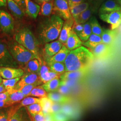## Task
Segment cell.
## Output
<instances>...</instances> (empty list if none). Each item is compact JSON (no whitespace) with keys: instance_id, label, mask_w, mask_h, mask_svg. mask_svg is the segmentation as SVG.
<instances>
[{"instance_id":"61","label":"cell","mask_w":121,"mask_h":121,"mask_svg":"<svg viewBox=\"0 0 121 121\" xmlns=\"http://www.w3.org/2000/svg\"></svg>"},{"instance_id":"48","label":"cell","mask_w":121,"mask_h":121,"mask_svg":"<svg viewBox=\"0 0 121 121\" xmlns=\"http://www.w3.org/2000/svg\"><path fill=\"white\" fill-rule=\"evenodd\" d=\"M33 117L34 121H45V116L42 111L35 114Z\"/></svg>"},{"instance_id":"30","label":"cell","mask_w":121,"mask_h":121,"mask_svg":"<svg viewBox=\"0 0 121 121\" xmlns=\"http://www.w3.org/2000/svg\"><path fill=\"white\" fill-rule=\"evenodd\" d=\"M88 22L91 26L92 33L101 36L103 33V29L100 25L95 16L94 15L92 16L89 19Z\"/></svg>"},{"instance_id":"47","label":"cell","mask_w":121,"mask_h":121,"mask_svg":"<svg viewBox=\"0 0 121 121\" xmlns=\"http://www.w3.org/2000/svg\"><path fill=\"white\" fill-rule=\"evenodd\" d=\"M61 105L62 104L59 103L53 102L50 109V113L52 114H54L60 112Z\"/></svg>"},{"instance_id":"25","label":"cell","mask_w":121,"mask_h":121,"mask_svg":"<svg viewBox=\"0 0 121 121\" xmlns=\"http://www.w3.org/2000/svg\"><path fill=\"white\" fill-rule=\"evenodd\" d=\"M90 6V3L88 1H86L80 4L69 7L70 12L73 18L74 19L78 17L81 13L88 9Z\"/></svg>"},{"instance_id":"26","label":"cell","mask_w":121,"mask_h":121,"mask_svg":"<svg viewBox=\"0 0 121 121\" xmlns=\"http://www.w3.org/2000/svg\"><path fill=\"white\" fill-rule=\"evenodd\" d=\"M101 43H102L101 36L92 33L87 40L83 42L82 45L91 49Z\"/></svg>"},{"instance_id":"7","label":"cell","mask_w":121,"mask_h":121,"mask_svg":"<svg viewBox=\"0 0 121 121\" xmlns=\"http://www.w3.org/2000/svg\"><path fill=\"white\" fill-rule=\"evenodd\" d=\"M53 10L65 20L73 18L70 12L68 0H54Z\"/></svg>"},{"instance_id":"55","label":"cell","mask_w":121,"mask_h":121,"mask_svg":"<svg viewBox=\"0 0 121 121\" xmlns=\"http://www.w3.org/2000/svg\"><path fill=\"white\" fill-rule=\"evenodd\" d=\"M7 4V0H0V7H5Z\"/></svg>"},{"instance_id":"38","label":"cell","mask_w":121,"mask_h":121,"mask_svg":"<svg viewBox=\"0 0 121 121\" xmlns=\"http://www.w3.org/2000/svg\"><path fill=\"white\" fill-rule=\"evenodd\" d=\"M21 77L10 79H3L2 84L4 86L6 91L14 88L16 85L20 80Z\"/></svg>"},{"instance_id":"35","label":"cell","mask_w":121,"mask_h":121,"mask_svg":"<svg viewBox=\"0 0 121 121\" xmlns=\"http://www.w3.org/2000/svg\"><path fill=\"white\" fill-rule=\"evenodd\" d=\"M40 103V98H35L33 97H31L30 96H26L20 102L19 105L17 106V109L22 108L23 107H26L31 104L39 103Z\"/></svg>"},{"instance_id":"21","label":"cell","mask_w":121,"mask_h":121,"mask_svg":"<svg viewBox=\"0 0 121 121\" xmlns=\"http://www.w3.org/2000/svg\"><path fill=\"white\" fill-rule=\"evenodd\" d=\"M87 69L78 71H66L60 76V80L67 79H79L86 75Z\"/></svg>"},{"instance_id":"53","label":"cell","mask_w":121,"mask_h":121,"mask_svg":"<svg viewBox=\"0 0 121 121\" xmlns=\"http://www.w3.org/2000/svg\"><path fill=\"white\" fill-rule=\"evenodd\" d=\"M15 2H16L22 9L24 10H25V4L24 0H13Z\"/></svg>"},{"instance_id":"50","label":"cell","mask_w":121,"mask_h":121,"mask_svg":"<svg viewBox=\"0 0 121 121\" xmlns=\"http://www.w3.org/2000/svg\"><path fill=\"white\" fill-rule=\"evenodd\" d=\"M13 104L12 102L8 100L0 101V108H7L13 105Z\"/></svg>"},{"instance_id":"29","label":"cell","mask_w":121,"mask_h":121,"mask_svg":"<svg viewBox=\"0 0 121 121\" xmlns=\"http://www.w3.org/2000/svg\"><path fill=\"white\" fill-rule=\"evenodd\" d=\"M60 112L69 117L71 120L76 119V109L73 106L69 103L63 104L61 105Z\"/></svg>"},{"instance_id":"58","label":"cell","mask_w":121,"mask_h":121,"mask_svg":"<svg viewBox=\"0 0 121 121\" xmlns=\"http://www.w3.org/2000/svg\"><path fill=\"white\" fill-rule=\"evenodd\" d=\"M2 82H3V79L0 76V85L2 84Z\"/></svg>"},{"instance_id":"18","label":"cell","mask_w":121,"mask_h":121,"mask_svg":"<svg viewBox=\"0 0 121 121\" xmlns=\"http://www.w3.org/2000/svg\"><path fill=\"white\" fill-rule=\"evenodd\" d=\"M7 5L13 16L18 19H22L24 17V10L13 0H7Z\"/></svg>"},{"instance_id":"57","label":"cell","mask_w":121,"mask_h":121,"mask_svg":"<svg viewBox=\"0 0 121 121\" xmlns=\"http://www.w3.org/2000/svg\"><path fill=\"white\" fill-rule=\"evenodd\" d=\"M6 91V90L4 86L1 84L0 85V93H2V92H4Z\"/></svg>"},{"instance_id":"13","label":"cell","mask_w":121,"mask_h":121,"mask_svg":"<svg viewBox=\"0 0 121 121\" xmlns=\"http://www.w3.org/2000/svg\"><path fill=\"white\" fill-rule=\"evenodd\" d=\"M9 112V121H30L25 108H17L11 110Z\"/></svg>"},{"instance_id":"59","label":"cell","mask_w":121,"mask_h":121,"mask_svg":"<svg viewBox=\"0 0 121 121\" xmlns=\"http://www.w3.org/2000/svg\"><path fill=\"white\" fill-rule=\"evenodd\" d=\"M117 2H118V3L120 4L121 6V0H116Z\"/></svg>"},{"instance_id":"8","label":"cell","mask_w":121,"mask_h":121,"mask_svg":"<svg viewBox=\"0 0 121 121\" xmlns=\"http://www.w3.org/2000/svg\"><path fill=\"white\" fill-rule=\"evenodd\" d=\"M99 17L102 21L111 25V30L116 29L121 25V10L114 11L100 15Z\"/></svg>"},{"instance_id":"45","label":"cell","mask_w":121,"mask_h":121,"mask_svg":"<svg viewBox=\"0 0 121 121\" xmlns=\"http://www.w3.org/2000/svg\"><path fill=\"white\" fill-rule=\"evenodd\" d=\"M83 28L84 24H78L74 22L72 30L78 36L82 31Z\"/></svg>"},{"instance_id":"44","label":"cell","mask_w":121,"mask_h":121,"mask_svg":"<svg viewBox=\"0 0 121 121\" xmlns=\"http://www.w3.org/2000/svg\"><path fill=\"white\" fill-rule=\"evenodd\" d=\"M51 71L50 69L49 66L48 65L47 63L46 62V61L43 60L41 66V68L39 72V76L43 75L44 74H45L48 72Z\"/></svg>"},{"instance_id":"9","label":"cell","mask_w":121,"mask_h":121,"mask_svg":"<svg viewBox=\"0 0 121 121\" xmlns=\"http://www.w3.org/2000/svg\"><path fill=\"white\" fill-rule=\"evenodd\" d=\"M34 83H39L40 84L42 83L39 75L36 73H26L21 78L20 80L16 85L14 89L18 90L22 86Z\"/></svg>"},{"instance_id":"27","label":"cell","mask_w":121,"mask_h":121,"mask_svg":"<svg viewBox=\"0 0 121 121\" xmlns=\"http://www.w3.org/2000/svg\"><path fill=\"white\" fill-rule=\"evenodd\" d=\"M9 93V100L13 104L20 102L26 96L21 92L14 88L7 91Z\"/></svg>"},{"instance_id":"42","label":"cell","mask_w":121,"mask_h":121,"mask_svg":"<svg viewBox=\"0 0 121 121\" xmlns=\"http://www.w3.org/2000/svg\"><path fill=\"white\" fill-rule=\"evenodd\" d=\"M79 79H67L60 80V85H64L71 88L78 84V82H79Z\"/></svg>"},{"instance_id":"52","label":"cell","mask_w":121,"mask_h":121,"mask_svg":"<svg viewBox=\"0 0 121 121\" xmlns=\"http://www.w3.org/2000/svg\"><path fill=\"white\" fill-rule=\"evenodd\" d=\"M9 99V93L7 91L0 93V101H3Z\"/></svg>"},{"instance_id":"49","label":"cell","mask_w":121,"mask_h":121,"mask_svg":"<svg viewBox=\"0 0 121 121\" xmlns=\"http://www.w3.org/2000/svg\"><path fill=\"white\" fill-rule=\"evenodd\" d=\"M68 1L69 8L78 4H80L87 1L86 0H68Z\"/></svg>"},{"instance_id":"41","label":"cell","mask_w":121,"mask_h":121,"mask_svg":"<svg viewBox=\"0 0 121 121\" xmlns=\"http://www.w3.org/2000/svg\"><path fill=\"white\" fill-rule=\"evenodd\" d=\"M53 121H70L71 120L69 117L66 116L62 112H57L52 114Z\"/></svg>"},{"instance_id":"5","label":"cell","mask_w":121,"mask_h":121,"mask_svg":"<svg viewBox=\"0 0 121 121\" xmlns=\"http://www.w3.org/2000/svg\"><path fill=\"white\" fill-rule=\"evenodd\" d=\"M1 67L18 68L19 65L13 58L7 43L0 39V67Z\"/></svg>"},{"instance_id":"19","label":"cell","mask_w":121,"mask_h":121,"mask_svg":"<svg viewBox=\"0 0 121 121\" xmlns=\"http://www.w3.org/2000/svg\"><path fill=\"white\" fill-rule=\"evenodd\" d=\"M70 51L63 45L60 50L56 53L55 55L49 58H46V62H58L64 63L65 60L69 54Z\"/></svg>"},{"instance_id":"14","label":"cell","mask_w":121,"mask_h":121,"mask_svg":"<svg viewBox=\"0 0 121 121\" xmlns=\"http://www.w3.org/2000/svg\"><path fill=\"white\" fill-rule=\"evenodd\" d=\"M63 45L64 44L58 40L45 43L44 50L46 58L51 57L55 55L60 50Z\"/></svg>"},{"instance_id":"4","label":"cell","mask_w":121,"mask_h":121,"mask_svg":"<svg viewBox=\"0 0 121 121\" xmlns=\"http://www.w3.org/2000/svg\"><path fill=\"white\" fill-rule=\"evenodd\" d=\"M7 44L9 52L19 66L23 68L29 61L36 58L32 52L15 40H10Z\"/></svg>"},{"instance_id":"23","label":"cell","mask_w":121,"mask_h":121,"mask_svg":"<svg viewBox=\"0 0 121 121\" xmlns=\"http://www.w3.org/2000/svg\"><path fill=\"white\" fill-rule=\"evenodd\" d=\"M94 13H95V11L90 5L88 9L73 19L74 22L78 24H84L89 21Z\"/></svg>"},{"instance_id":"6","label":"cell","mask_w":121,"mask_h":121,"mask_svg":"<svg viewBox=\"0 0 121 121\" xmlns=\"http://www.w3.org/2000/svg\"><path fill=\"white\" fill-rule=\"evenodd\" d=\"M14 20L12 16L5 11L0 9V30L6 34H10L14 29Z\"/></svg>"},{"instance_id":"17","label":"cell","mask_w":121,"mask_h":121,"mask_svg":"<svg viewBox=\"0 0 121 121\" xmlns=\"http://www.w3.org/2000/svg\"><path fill=\"white\" fill-rule=\"evenodd\" d=\"M26 13L30 17L36 18L40 10V6L31 0H24Z\"/></svg>"},{"instance_id":"15","label":"cell","mask_w":121,"mask_h":121,"mask_svg":"<svg viewBox=\"0 0 121 121\" xmlns=\"http://www.w3.org/2000/svg\"><path fill=\"white\" fill-rule=\"evenodd\" d=\"M74 23L73 18L65 20L60 31V34L58 38V40L64 44L67 41L72 30Z\"/></svg>"},{"instance_id":"22","label":"cell","mask_w":121,"mask_h":121,"mask_svg":"<svg viewBox=\"0 0 121 121\" xmlns=\"http://www.w3.org/2000/svg\"><path fill=\"white\" fill-rule=\"evenodd\" d=\"M48 97L53 102L61 104L69 103L71 100L67 95H61L56 91L48 93Z\"/></svg>"},{"instance_id":"12","label":"cell","mask_w":121,"mask_h":121,"mask_svg":"<svg viewBox=\"0 0 121 121\" xmlns=\"http://www.w3.org/2000/svg\"><path fill=\"white\" fill-rule=\"evenodd\" d=\"M117 10H121V6L116 0H106L101 5L98 12L99 15H100Z\"/></svg>"},{"instance_id":"34","label":"cell","mask_w":121,"mask_h":121,"mask_svg":"<svg viewBox=\"0 0 121 121\" xmlns=\"http://www.w3.org/2000/svg\"><path fill=\"white\" fill-rule=\"evenodd\" d=\"M53 10V1L45 2L42 4L40 8L41 14L44 16H49Z\"/></svg>"},{"instance_id":"37","label":"cell","mask_w":121,"mask_h":121,"mask_svg":"<svg viewBox=\"0 0 121 121\" xmlns=\"http://www.w3.org/2000/svg\"><path fill=\"white\" fill-rule=\"evenodd\" d=\"M61 75V74L50 71L45 74H44L43 75L40 76V78L42 83H45L55 78L60 79Z\"/></svg>"},{"instance_id":"32","label":"cell","mask_w":121,"mask_h":121,"mask_svg":"<svg viewBox=\"0 0 121 121\" xmlns=\"http://www.w3.org/2000/svg\"><path fill=\"white\" fill-rule=\"evenodd\" d=\"M92 34V30L90 24L88 21L84 23V28L82 31L78 35L82 42H85L89 39Z\"/></svg>"},{"instance_id":"39","label":"cell","mask_w":121,"mask_h":121,"mask_svg":"<svg viewBox=\"0 0 121 121\" xmlns=\"http://www.w3.org/2000/svg\"><path fill=\"white\" fill-rule=\"evenodd\" d=\"M26 109L32 117H34L35 114L42 111V107L40 103L31 104L26 107Z\"/></svg>"},{"instance_id":"56","label":"cell","mask_w":121,"mask_h":121,"mask_svg":"<svg viewBox=\"0 0 121 121\" xmlns=\"http://www.w3.org/2000/svg\"><path fill=\"white\" fill-rule=\"evenodd\" d=\"M53 0H35V1L39 4H42L43 3L45 2H48L50 1H52Z\"/></svg>"},{"instance_id":"54","label":"cell","mask_w":121,"mask_h":121,"mask_svg":"<svg viewBox=\"0 0 121 121\" xmlns=\"http://www.w3.org/2000/svg\"><path fill=\"white\" fill-rule=\"evenodd\" d=\"M45 116V121H53L52 113H49L44 115Z\"/></svg>"},{"instance_id":"46","label":"cell","mask_w":121,"mask_h":121,"mask_svg":"<svg viewBox=\"0 0 121 121\" xmlns=\"http://www.w3.org/2000/svg\"><path fill=\"white\" fill-rule=\"evenodd\" d=\"M56 91L63 95H68L70 91V88L68 86L64 85H60L57 89Z\"/></svg>"},{"instance_id":"2","label":"cell","mask_w":121,"mask_h":121,"mask_svg":"<svg viewBox=\"0 0 121 121\" xmlns=\"http://www.w3.org/2000/svg\"><path fill=\"white\" fill-rule=\"evenodd\" d=\"M94 58L92 52L84 46L70 51L64 62L65 72L88 69Z\"/></svg>"},{"instance_id":"11","label":"cell","mask_w":121,"mask_h":121,"mask_svg":"<svg viewBox=\"0 0 121 121\" xmlns=\"http://www.w3.org/2000/svg\"><path fill=\"white\" fill-rule=\"evenodd\" d=\"M91 52L97 59H104L108 56L111 51V45L101 43L92 49Z\"/></svg>"},{"instance_id":"33","label":"cell","mask_w":121,"mask_h":121,"mask_svg":"<svg viewBox=\"0 0 121 121\" xmlns=\"http://www.w3.org/2000/svg\"><path fill=\"white\" fill-rule=\"evenodd\" d=\"M48 93V92H47V91L44 90L42 85H39L34 87L31 91L28 96L37 97H39V98H42L47 97Z\"/></svg>"},{"instance_id":"1","label":"cell","mask_w":121,"mask_h":121,"mask_svg":"<svg viewBox=\"0 0 121 121\" xmlns=\"http://www.w3.org/2000/svg\"><path fill=\"white\" fill-rule=\"evenodd\" d=\"M64 22L57 15H52L39 24L37 33L39 40L47 43L58 39Z\"/></svg>"},{"instance_id":"10","label":"cell","mask_w":121,"mask_h":121,"mask_svg":"<svg viewBox=\"0 0 121 121\" xmlns=\"http://www.w3.org/2000/svg\"><path fill=\"white\" fill-rule=\"evenodd\" d=\"M24 70L20 68L0 67V76L4 79H10L20 78L24 74Z\"/></svg>"},{"instance_id":"28","label":"cell","mask_w":121,"mask_h":121,"mask_svg":"<svg viewBox=\"0 0 121 121\" xmlns=\"http://www.w3.org/2000/svg\"><path fill=\"white\" fill-rule=\"evenodd\" d=\"M60 78H55L43 83L42 86L48 93L56 91L60 86Z\"/></svg>"},{"instance_id":"31","label":"cell","mask_w":121,"mask_h":121,"mask_svg":"<svg viewBox=\"0 0 121 121\" xmlns=\"http://www.w3.org/2000/svg\"><path fill=\"white\" fill-rule=\"evenodd\" d=\"M51 70L56 73L63 74L65 72V66L64 63L58 62H47Z\"/></svg>"},{"instance_id":"20","label":"cell","mask_w":121,"mask_h":121,"mask_svg":"<svg viewBox=\"0 0 121 121\" xmlns=\"http://www.w3.org/2000/svg\"><path fill=\"white\" fill-rule=\"evenodd\" d=\"M117 34V31L115 30L103 29V33L101 35L102 43L112 45L114 42Z\"/></svg>"},{"instance_id":"43","label":"cell","mask_w":121,"mask_h":121,"mask_svg":"<svg viewBox=\"0 0 121 121\" xmlns=\"http://www.w3.org/2000/svg\"><path fill=\"white\" fill-rule=\"evenodd\" d=\"M106 0H93V1L90 3V5L94 9L95 13H97L101 5Z\"/></svg>"},{"instance_id":"36","label":"cell","mask_w":121,"mask_h":121,"mask_svg":"<svg viewBox=\"0 0 121 121\" xmlns=\"http://www.w3.org/2000/svg\"><path fill=\"white\" fill-rule=\"evenodd\" d=\"M40 104L42 107V111L44 115L50 113V109L53 102L48 97L40 98Z\"/></svg>"},{"instance_id":"40","label":"cell","mask_w":121,"mask_h":121,"mask_svg":"<svg viewBox=\"0 0 121 121\" xmlns=\"http://www.w3.org/2000/svg\"><path fill=\"white\" fill-rule=\"evenodd\" d=\"M39 85L40 84L39 83H34L27 85L25 86H22L18 90V91L21 92L23 95H24L26 97L29 95L31 91L34 87L39 86Z\"/></svg>"},{"instance_id":"60","label":"cell","mask_w":121,"mask_h":121,"mask_svg":"<svg viewBox=\"0 0 121 121\" xmlns=\"http://www.w3.org/2000/svg\"><path fill=\"white\" fill-rule=\"evenodd\" d=\"M86 0L87 1H88V2H90V3H91L93 1V0Z\"/></svg>"},{"instance_id":"3","label":"cell","mask_w":121,"mask_h":121,"mask_svg":"<svg viewBox=\"0 0 121 121\" xmlns=\"http://www.w3.org/2000/svg\"><path fill=\"white\" fill-rule=\"evenodd\" d=\"M14 38L18 43L32 52L42 64L43 60L40 56L39 41L28 27L24 26L19 28L15 34Z\"/></svg>"},{"instance_id":"51","label":"cell","mask_w":121,"mask_h":121,"mask_svg":"<svg viewBox=\"0 0 121 121\" xmlns=\"http://www.w3.org/2000/svg\"><path fill=\"white\" fill-rule=\"evenodd\" d=\"M9 116L8 111L7 112H0V121H9Z\"/></svg>"},{"instance_id":"16","label":"cell","mask_w":121,"mask_h":121,"mask_svg":"<svg viewBox=\"0 0 121 121\" xmlns=\"http://www.w3.org/2000/svg\"><path fill=\"white\" fill-rule=\"evenodd\" d=\"M82 41L77 35L72 30L65 43L64 44L69 51H72L82 46Z\"/></svg>"},{"instance_id":"24","label":"cell","mask_w":121,"mask_h":121,"mask_svg":"<svg viewBox=\"0 0 121 121\" xmlns=\"http://www.w3.org/2000/svg\"><path fill=\"white\" fill-rule=\"evenodd\" d=\"M41 66V63L35 58L29 61L23 68L25 70L26 73H36L39 75Z\"/></svg>"}]
</instances>
